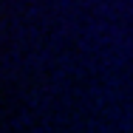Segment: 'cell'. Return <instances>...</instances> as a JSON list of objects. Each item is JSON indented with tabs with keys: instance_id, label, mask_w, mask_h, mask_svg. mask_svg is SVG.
Segmentation results:
<instances>
[]
</instances>
